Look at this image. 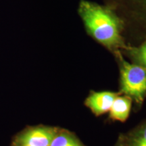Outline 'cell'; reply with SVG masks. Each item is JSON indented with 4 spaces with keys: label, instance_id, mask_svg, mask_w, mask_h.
Wrapping results in <instances>:
<instances>
[{
    "label": "cell",
    "instance_id": "ba28073f",
    "mask_svg": "<svg viewBox=\"0 0 146 146\" xmlns=\"http://www.w3.org/2000/svg\"><path fill=\"white\" fill-rule=\"evenodd\" d=\"M131 146H146V125L138 129L131 140Z\"/></svg>",
    "mask_w": 146,
    "mask_h": 146
},
{
    "label": "cell",
    "instance_id": "277c9868",
    "mask_svg": "<svg viewBox=\"0 0 146 146\" xmlns=\"http://www.w3.org/2000/svg\"><path fill=\"white\" fill-rule=\"evenodd\" d=\"M116 96L110 91L94 92L87 98L85 104L95 114L101 115L110 111Z\"/></svg>",
    "mask_w": 146,
    "mask_h": 146
},
{
    "label": "cell",
    "instance_id": "8992f818",
    "mask_svg": "<svg viewBox=\"0 0 146 146\" xmlns=\"http://www.w3.org/2000/svg\"><path fill=\"white\" fill-rule=\"evenodd\" d=\"M50 146H83L77 139L67 133L56 135Z\"/></svg>",
    "mask_w": 146,
    "mask_h": 146
},
{
    "label": "cell",
    "instance_id": "9c48e42d",
    "mask_svg": "<svg viewBox=\"0 0 146 146\" xmlns=\"http://www.w3.org/2000/svg\"><path fill=\"white\" fill-rule=\"evenodd\" d=\"M135 12L140 19L146 22V0H131Z\"/></svg>",
    "mask_w": 146,
    "mask_h": 146
},
{
    "label": "cell",
    "instance_id": "7a4b0ae2",
    "mask_svg": "<svg viewBox=\"0 0 146 146\" xmlns=\"http://www.w3.org/2000/svg\"><path fill=\"white\" fill-rule=\"evenodd\" d=\"M120 65V84L122 92L141 103L146 95V68L127 62L123 58Z\"/></svg>",
    "mask_w": 146,
    "mask_h": 146
},
{
    "label": "cell",
    "instance_id": "5b68a950",
    "mask_svg": "<svg viewBox=\"0 0 146 146\" xmlns=\"http://www.w3.org/2000/svg\"><path fill=\"white\" fill-rule=\"evenodd\" d=\"M131 100L129 96H116L110 110V117L118 121H125L131 111Z\"/></svg>",
    "mask_w": 146,
    "mask_h": 146
},
{
    "label": "cell",
    "instance_id": "52a82bcc",
    "mask_svg": "<svg viewBox=\"0 0 146 146\" xmlns=\"http://www.w3.org/2000/svg\"><path fill=\"white\" fill-rule=\"evenodd\" d=\"M130 54L136 64L146 68V41L139 47L131 49Z\"/></svg>",
    "mask_w": 146,
    "mask_h": 146
},
{
    "label": "cell",
    "instance_id": "6da1fadb",
    "mask_svg": "<svg viewBox=\"0 0 146 146\" xmlns=\"http://www.w3.org/2000/svg\"><path fill=\"white\" fill-rule=\"evenodd\" d=\"M78 13L89 33L101 44L110 49L123 45V24L110 8L83 0Z\"/></svg>",
    "mask_w": 146,
    "mask_h": 146
},
{
    "label": "cell",
    "instance_id": "3957f363",
    "mask_svg": "<svg viewBox=\"0 0 146 146\" xmlns=\"http://www.w3.org/2000/svg\"><path fill=\"white\" fill-rule=\"evenodd\" d=\"M56 135V130L53 128L36 127L31 129L20 137L23 145L50 146Z\"/></svg>",
    "mask_w": 146,
    "mask_h": 146
},
{
    "label": "cell",
    "instance_id": "30bf717a",
    "mask_svg": "<svg viewBox=\"0 0 146 146\" xmlns=\"http://www.w3.org/2000/svg\"><path fill=\"white\" fill-rule=\"evenodd\" d=\"M23 146H27V145H23Z\"/></svg>",
    "mask_w": 146,
    "mask_h": 146
}]
</instances>
